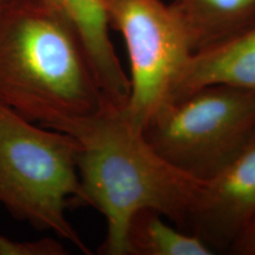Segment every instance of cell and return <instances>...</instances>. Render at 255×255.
Here are the masks:
<instances>
[{
  "instance_id": "obj_1",
  "label": "cell",
  "mask_w": 255,
  "mask_h": 255,
  "mask_svg": "<svg viewBox=\"0 0 255 255\" xmlns=\"http://www.w3.org/2000/svg\"><path fill=\"white\" fill-rule=\"evenodd\" d=\"M78 143V206L97 209L107 222L102 255H128L127 229L142 209H155L187 231L202 180L178 170L146 141L123 108L103 102L96 113L46 127Z\"/></svg>"
},
{
  "instance_id": "obj_2",
  "label": "cell",
  "mask_w": 255,
  "mask_h": 255,
  "mask_svg": "<svg viewBox=\"0 0 255 255\" xmlns=\"http://www.w3.org/2000/svg\"><path fill=\"white\" fill-rule=\"evenodd\" d=\"M104 96L77 33L32 0L0 18V103L50 127L94 114Z\"/></svg>"
},
{
  "instance_id": "obj_3",
  "label": "cell",
  "mask_w": 255,
  "mask_h": 255,
  "mask_svg": "<svg viewBox=\"0 0 255 255\" xmlns=\"http://www.w3.org/2000/svg\"><path fill=\"white\" fill-rule=\"evenodd\" d=\"M78 143L0 103V206L18 221L49 231L91 254L66 218L81 197Z\"/></svg>"
},
{
  "instance_id": "obj_4",
  "label": "cell",
  "mask_w": 255,
  "mask_h": 255,
  "mask_svg": "<svg viewBox=\"0 0 255 255\" xmlns=\"http://www.w3.org/2000/svg\"><path fill=\"white\" fill-rule=\"evenodd\" d=\"M255 133V92L226 85L169 101L143 128L150 145L178 170L207 180Z\"/></svg>"
},
{
  "instance_id": "obj_5",
  "label": "cell",
  "mask_w": 255,
  "mask_h": 255,
  "mask_svg": "<svg viewBox=\"0 0 255 255\" xmlns=\"http://www.w3.org/2000/svg\"><path fill=\"white\" fill-rule=\"evenodd\" d=\"M110 28L126 43L130 94L123 114L143 130L171 100L181 72L193 53L180 14L163 0H103Z\"/></svg>"
},
{
  "instance_id": "obj_6",
  "label": "cell",
  "mask_w": 255,
  "mask_h": 255,
  "mask_svg": "<svg viewBox=\"0 0 255 255\" xmlns=\"http://www.w3.org/2000/svg\"><path fill=\"white\" fill-rule=\"evenodd\" d=\"M254 219L255 133L218 173L202 181L188 216L187 231L213 252L229 251Z\"/></svg>"
},
{
  "instance_id": "obj_7",
  "label": "cell",
  "mask_w": 255,
  "mask_h": 255,
  "mask_svg": "<svg viewBox=\"0 0 255 255\" xmlns=\"http://www.w3.org/2000/svg\"><path fill=\"white\" fill-rule=\"evenodd\" d=\"M62 17L73 28L94 69L104 100L124 107L130 81L122 68L110 38V26L103 0H32Z\"/></svg>"
},
{
  "instance_id": "obj_8",
  "label": "cell",
  "mask_w": 255,
  "mask_h": 255,
  "mask_svg": "<svg viewBox=\"0 0 255 255\" xmlns=\"http://www.w3.org/2000/svg\"><path fill=\"white\" fill-rule=\"evenodd\" d=\"M212 85L255 92V25L194 51L175 84L170 101Z\"/></svg>"
},
{
  "instance_id": "obj_9",
  "label": "cell",
  "mask_w": 255,
  "mask_h": 255,
  "mask_svg": "<svg viewBox=\"0 0 255 255\" xmlns=\"http://www.w3.org/2000/svg\"><path fill=\"white\" fill-rule=\"evenodd\" d=\"M193 52L255 25V0H174Z\"/></svg>"
},
{
  "instance_id": "obj_10",
  "label": "cell",
  "mask_w": 255,
  "mask_h": 255,
  "mask_svg": "<svg viewBox=\"0 0 255 255\" xmlns=\"http://www.w3.org/2000/svg\"><path fill=\"white\" fill-rule=\"evenodd\" d=\"M155 209H142L127 229L128 255H212L210 248L190 232L164 222Z\"/></svg>"
},
{
  "instance_id": "obj_11",
  "label": "cell",
  "mask_w": 255,
  "mask_h": 255,
  "mask_svg": "<svg viewBox=\"0 0 255 255\" xmlns=\"http://www.w3.org/2000/svg\"><path fill=\"white\" fill-rule=\"evenodd\" d=\"M64 245L53 238L19 241L0 234V255H65Z\"/></svg>"
},
{
  "instance_id": "obj_12",
  "label": "cell",
  "mask_w": 255,
  "mask_h": 255,
  "mask_svg": "<svg viewBox=\"0 0 255 255\" xmlns=\"http://www.w3.org/2000/svg\"><path fill=\"white\" fill-rule=\"evenodd\" d=\"M229 252L237 255H255V219L238 235Z\"/></svg>"
},
{
  "instance_id": "obj_13",
  "label": "cell",
  "mask_w": 255,
  "mask_h": 255,
  "mask_svg": "<svg viewBox=\"0 0 255 255\" xmlns=\"http://www.w3.org/2000/svg\"><path fill=\"white\" fill-rule=\"evenodd\" d=\"M15 1H17V0H0V18L7 12V9L11 7Z\"/></svg>"
}]
</instances>
